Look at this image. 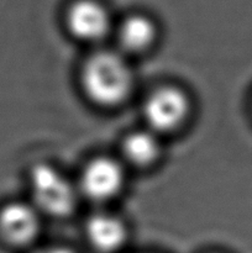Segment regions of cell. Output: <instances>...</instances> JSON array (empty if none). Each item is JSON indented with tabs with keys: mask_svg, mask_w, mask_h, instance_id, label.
Wrapping results in <instances>:
<instances>
[{
	"mask_svg": "<svg viewBox=\"0 0 252 253\" xmlns=\"http://www.w3.org/2000/svg\"><path fill=\"white\" fill-rule=\"evenodd\" d=\"M85 94L103 106H114L126 99L132 85L130 67L120 54L96 52L85 62L82 73Z\"/></svg>",
	"mask_w": 252,
	"mask_h": 253,
	"instance_id": "cell-1",
	"label": "cell"
},
{
	"mask_svg": "<svg viewBox=\"0 0 252 253\" xmlns=\"http://www.w3.org/2000/svg\"><path fill=\"white\" fill-rule=\"evenodd\" d=\"M30 187L36 210L63 217L76 208L77 192L69 180L48 165H37L30 173Z\"/></svg>",
	"mask_w": 252,
	"mask_h": 253,
	"instance_id": "cell-2",
	"label": "cell"
},
{
	"mask_svg": "<svg viewBox=\"0 0 252 253\" xmlns=\"http://www.w3.org/2000/svg\"><path fill=\"white\" fill-rule=\"evenodd\" d=\"M143 114L152 132H170L179 127L189 114V100L184 91L165 86L146 100Z\"/></svg>",
	"mask_w": 252,
	"mask_h": 253,
	"instance_id": "cell-3",
	"label": "cell"
},
{
	"mask_svg": "<svg viewBox=\"0 0 252 253\" xmlns=\"http://www.w3.org/2000/svg\"><path fill=\"white\" fill-rule=\"evenodd\" d=\"M124 185V172L116 161L95 158L84 168L81 178L82 192L95 202L115 197Z\"/></svg>",
	"mask_w": 252,
	"mask_h": 253,
	"instance_id": "cell-4",
	"label": "cell"
},
{
	"mask_svg": "<svg viewBox=\"0 0 252 253\" xmlns=\"http://www.w3.org/2000/svg\"><path fill=\"white\" fill-rule=\"evenodd\" d=\"M67 24L72 34L83 41H99L110 29V17L105 7L93 0L74 2L67 15Z\"/></svg>",
	"mask_w": 252,
	"mask_h": 253,
	"instance_id": "cell-5",
	"label": "cell"
},
{
	"mask_svg": "<svg viewBox=\"0 0 252 253\" xmlns=\"http://www.w3.org/2000/svg\"><path fill=\"white\" fill-rule=\"evenodd\" d=\"M40 230L39 211L24 203H11L0 210V234L10 244L26 245Z\"/></svg>",
	"mask_w": 252,
	"mask_h": 253,
	"instance_id": "cell-6",
	"label": "cell"
},
{
	"mask_svg": "<svg viewBox=\"0 0 252 253\" xmlns=\"http://www.w3.org/2000/svg\"><path fill=\"white\" fill-rule=\"evenodd\" d=\"M86 237L95 250L114 252L123 246L126 239V227L119 217L109 214H98L88 220Z\"/></svg>",
	"mask_w": 252,
	"mask_h": 253,
	"instance_id": "cell-7",
	"label": "cell"
},
{
	"mask_svg": "<svg viewBox=\"0 0 252 253\" xmlns=\"http://www.w3.org/2000/svg\"><path fill=\"white\" fill-rule=\"evenodd\" d=\"M156 39V26L143 15L128 16L119 29V40L121 46L131 52L147 49Z\"/></svg>",
	"mask_w": 252,
	"mask_h": 253,
	"instance_id": "cell-8",
	"label": "cell"
},
{
	"mask_svg": "<svg viewBox=\"0 0 252 253\" xmlns=\"http://www.w3.org/2000/svg\"><path fill=\"white\" fill-rule=\"evenodd\" d=\"M124 156L137 167H146L157 160L160 142L152 131H135L126 136L123 143Z\"/></svg>",
	"mask_w": 252,
	"mask_h": 253,
	"instance_id": "cell-9",
	"label": "cell"
},
{
	"mask_svg": "<svg viewBox=\"0 0 252 253\" xmlns=\"http://www.w3.org/2000/svg\"><path fill=\"white\" fill-rule=\"evenodd\" d=\"M36 253H73L71 250L63 249V247H51V249H44Z\"/></svg>",
	"mask_w": 252,
	"mask_h": 253,
	"instance_id": "cell-10",
	"label": "cell"
}]
</instances>
